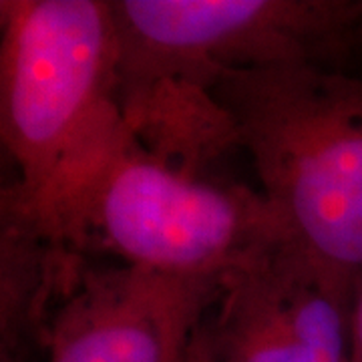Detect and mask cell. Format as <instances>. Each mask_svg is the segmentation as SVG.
Here are the masks:
<instances>
[{"label":"cell","mask_w":362,"mask_h":362,"mask_svg":"<svg viewBox=\"0 0 362 362\" xmlns=\"http://www.w3.org/2000/svg\"><path fill=\"white\" fill-rule=\"evenodd\" d=\"M354 288L284 242L223 274L204 318L209 362H350Z\"/></svg>","instance_id":"5"},{"label":"cell","mask_w":362,"mask_h":362,"mask_svg":"<svg viewBox=\"0 0 362 362\" xmlns=\"http://www.w3.org/2000/svg\"><path fill=\"white\" fill-rule=\"evenodd\" d=\"M0 362H18V361H11V358H0Z\"/></svg>","instance_id":"12"},{"label":"cell","mask_w":362,"mask_h":362,"mask_svg":"<svg viewBox=\"0 0 362 362\" xmlns=\"http://www.w3.org/2000/svg\"><path fill=\"white\" fill-rule=\"evenodd\" d=\"M0 135L39 207L125 125L107 0H0Z\"/></svg>","instance_id":"4"},{"label":"cell","mask_w":362,"mask_h":362,"mask_svg":"<svg viewBox=\"0 0 362 362\" xmlns=\"http://www.w3.org/2000/svg\"><path fill=\"white\" fill-rule=\"evenodd\" d=\"M220 296V280L85 259L52 312L47 362H173Z\"/></svg>","instance_id":"6"},{"label":"cell","mask_w":362,"mask_h":362,"mask_svg":"<svg viewBox=\"0 0 362 362\" xmlns=\"http://www.w3.org/2000/svg\"><path fill=\"white\" fill-rule=\"evenodd\" d=\"M202 322H204V320H202ZM185 362H209V358H207L206 334H204V326H202V324L195 328L194 337L189 340Z\"/></svg>","instance_id":"9"},{"label":"cell","mask_w":362,"mask_h":362,"mask_svg":"<svg viewBox=\"0 0 362 362\" xmlns=\"http://www.w3.org/2000/svg\"><path fill=\"white\" fill-rule=\"evenodd\" d=\"M187 346H189V344H187ZM185 356H187V349H185V352L181 354L180 358H175V361H173V362H185Z\"/></svg>","instance_id":"11"},{"label":"cell","mask_w":362,"mask_h":362,"mask_svg":"<svg viewBox=\"0 0 362 362\" xmlns=\"http://www.w3.org/2000/svg\"><path fill=\"white\" fill-rule=\"evenodd\" d=\"M117 101L131 133L157 149L214 137L226 73L338 63L358 52L362 0H109Z\"/></svg>","instance_id":"1"},{"label":"cell","mask_w":362,"mask_h":362,"mask_svg":"<svg viewBox=\"0 0 362 362\" xmlns=\"http://www.w3.org/2000/svg\"><path fill=\"white\" fill-rule=\"evenodd\" d=\"M232 119L290 242L356 286L362 278V77L320 65L226 73Z\"/></svg>","instance_id":"3"},{"label":"cell","mask_w":362,"mask_h":362,"mask_svg":"<svg viewBox=\"0 0 362 362\" xmlns=\"http://www.w3.org/2000/svg\"><path fill=\"white\" fill-rule=\"evenodd\" d=\"M85 259L2 192L0 358L25 362L30 346H45L52 312L73 288Z\"/></svg>","instance_id":"7"},{"label":"cell","mask_w":362,"mask_h":362,"mask_svg":"<svg viewBox=\"0 0 362 362\" xmlns=\"http://www.w3.org/2000/svg\"><path fill=\"white\" fill-rule=\"evenodd\" d=\"M358 52H362V23L361 28H358Z\"/></svg>","instance_id":"10"},{"label":"cell","mask_w":362,"mask_h":362,"mask_svg":"<svg viewBox=\"0 0 362 362\" xmlns=\"http://www.w3.org/2000/svg\"><path fill=\"white\" fill-rule=\"evenodd\" d=\"M28 214L83 256L97 247L129 266L197 280H221L290 242L262 192L151 156L127 123Z\"/></svg>","instance_id":"2"},{"label":"cell","mask_w":362,"mask_h":362,"mask_svg":"<svg viewBox=\"0 0 362 362\" xmlns=\"http://www.w3.org/2000/svg\"><path fill=\"white\" fill-rule=\"evenodd\" d=\"M350 362H362V278L356 282L350 316Z\"/></svg>","instance_id":"8"}]
</instances>
